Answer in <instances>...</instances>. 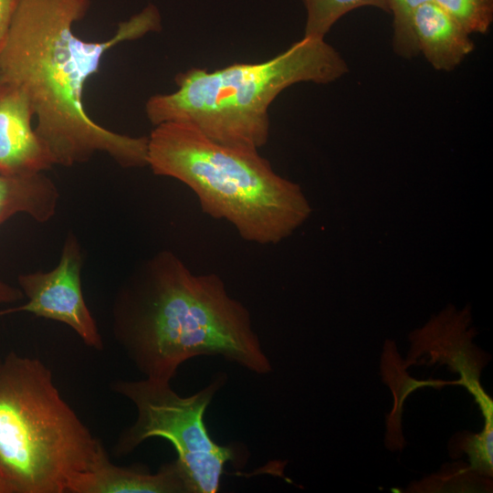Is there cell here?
I'll use <instances>...</instances> for the list:
<instances>
[{
	"label": "cell",
	"mask_w": 493,
	"mask_h": 493,
	"mask_svg": "<svg viewBox=\"0 0 493 493\" xmlns=\"http://www.w3.org/2000/svg\"><path fill=\"white\" fill-rule=\"evenodd\" d=\"M226 375L219 372L210 383L190 396L178 394L171 383L144 378L116 380L110 389L136 408L135 421L119 435L113 452L124 456L147 439L159 437L174 447L176 462L191 493H215L226 463L236 459V448L211 437L205 414Z\"/></svg>",
	"instance_id": "cell-6"
},
{
	"label": "cell",
	"mask_w": 493,
	"mask_h": 493,
	"mask_svg": "<svg viewBox=\"0 0 493 493\" xmlns=\"http://www.w3.org/2000/svg\"><path fill=\"white\" fill-rule=\"evenodd\" d=\"M467 452L470 456L473 468L491 475L492 473V423H486L485 429L479 435L467 437Z\"/></svg>",
	"instance_id": "cell-16"
},
{
	"label": "cell",
	"mask_w": 493,
	"mask_h": 493,
	"mask_svg": "<svg viewBox=\"0 0 493 493\" xmlns=\"http://www.w3.org/2000/svg\"><path fill=\"white\" fill-rule=\"evenodd\" d=\"M23 297L24 294L20 288L11 286L0 278V306L16 302Z\"/></svg>",
	"instance_id": "cell-18"
},
{
	"label": "cell",
	"mask_w": 493,
	"mask_h": 493,
	"mask_svg": "<svg viewBox=\"0 0 493 493\" xmlns=\"http://www.w3.org/2000/svg\"><path fill=\"white\" fill-rule=\"evenodd\" d=\"M348 71L324 38L303 37L266 61L181 72L177 89L152 96L145 113L154 126L185 121L216 142L258 151L268 140V110L279 93L299 82L329 84Z\"/></svg>",
	"instance_id": "cell-4"
},
{
	"label": "cell",
	"mask_w": 493,
	"mask_h": 493,
	"mask_svg": "<svg viewBox=\"0 0 493 493\" xmlns=\"http://www.w3.org/2000/svg\"><path fill=\"white\" fill-rule=\"evenodd\" d=\"M147 165L187 185L204 213L226 220L247 242L278 244L311 213L300 186L278 174L258 151L216 142L185 121L155 126Z\"/></svg>",
	"instance_id": "cell-3"
},
{
	"label": "cell",
	"mask_w": 493,
	"mask_h": 493,
	"mask_svg": "<svg viewBox=\"0 0 493 493\" xmlns=\"http://www.w3.org/2000/svg\"><path fill=\"white\" fill-rule=\"evenodd\" d=\"M114 337L144 378L169 382L186 361L217 356L266 375L272 364L250 312L216 274H194L173 252L147 261L119 291Z\"/></svg>",
	"instance_id": "cell-2"
},
{
	"label": "cell",
	"mask_w": 493,
	"mask_h": 493,
	"mask_svg": "<svg viewBox=\"0 0 493 493\" xmlns=\"http://www.w3.org/2000/svg\"><path fill=\"white\" fill-rule=\"evenodd\" d=\"M34 111L27 95L0 81V174L15 177L43 173L51 157L31 125Z\"/></svg>",
	"instance_id": "cell-8"
},
{
	"label": "cell",
	"mask_w": 493,
	"mask_h": 493,
	"mask_svg": "<svg viewBox=\"0 0 493 493\" xmlns=\"http://www.w3.org/2000/svg\"><path fill=\"white\" fill-rule=\"evenodd\" d=\"M393 14V48L396 55L412 58L419 55L412 26L414 12L420 5L434 0H386Z\"/></svg>",
	"instance_id": "cell-13"
},
{
	"label": "cell",
	"mask_w": 493,
	"mask_h": 493,
	"mask_svg": "<svg viewBox=\"0 0 493 493\" xmlns=\"http://www.w3.org/2000/svg\"><path fill=\"white\" fill-rule=\"evenodd\" d=\"M468 35L485 34L493 20V0H434Z\"/></svg>",
	"instance_id": "cell-14"
},
{
	"label": "cell",
	"mask_w": 493,
	"mask_h": 493,
	"mask_svg": "<svg viewBox=\"0 0 493 493\" xmlns=\"http://www.w3.org/2000/svg\"><path fill=\"white\" fill-rule=\"evenodd\" d=\"M81 266L79 245L69 235L56 267L47 272L37 271L18 277L20 289L27 301L18 307L0 309V316L28 312L64 323L79 335L84 344L101 351V335L82 293Z\"/></svg>",
	"instance_id": "cell-7"
},
{
	"label": "cell",
	"mask_w": 493,
	"mask_h": 493,
	"mask_svg": "<svg viewBox=\"0 0 493 493\" xmlns=\"http://www.w3.org/2000/svg\"><path fill=\"white\" fill-rule=\"evenodd\" d=\"M0 493H6L5 486L4 484V481L0 476Z\"/></svg>",
	"instance_id": "cell-19"
},
{
	"label": "cell",
	"mask_w": 493,
	"mask_h": 493,
	"mask_svg": "<svg viewBox=\"0 0 493 493\" xmlns=\"http://www.w3.org/2000/svg\"><path fill=\"white\" fill-rule=\"evenodd\" d=\"M306 23L303 37L324 38L331 26L347 13L363 6L389 12L386 0H303Z\"/></svg>",
	"instance_id": "cell-12"
},
{
	"label": "cell",
	"mask_w": 493,
	"mask_h": 493,
	"mask_svg": "<svg viewBox=\"0 0 493 493\" xmlns=\"http://www.w3.org/2000/svg\"><path fill=\"white\" fill-rule=\"evenodd\" d=\"M20 0H0V49L6 37L13 16Z\"/></svg>",
	"instance_id": "cell-17"
},
{
	"label": "cell",
	"mask_w": 493,
	"mask_h": 493,
	"mask_svg": "<svg viewBox=\"0 0 493 493\" xmlns=\"http://www.w3.org/2000/svg\"><path fill=\"white\" fill-rule=\"evenodd\" d=\"M412 26L419 52L436 70H453L474 49L469 35L434 1L416 8Z\"/></svg>",
	"instance_id": "cell-10"
},
{
	"label": "cell",
	"mask_w": 493,
	"mask_h": 493,
	"mask_svg": "<svg viewBox=\"0 0 493 493\" xmlns=\"http://www.w3.org/2000/svg\"><path fill=\"white\" fill-rule=\"evenodd\" d=\"M404 368H406V365L402 366L400 371V379L396 384L399 386V389L393 388L392 389L394 396V407L393 410L388 418V436L392 434L393 430V435L397 434L398 436L401 438V431H400V421H401V414H402V407L404 399L407 396V394L412 392L413 390L425 386V385H432V386H440L446 383H461V381L458 382H451V383H445L442 381H416L407 375V373L404 371ZM403 439V437H402Z\"/></svg>",
	"instance_id": "cell-15"
},
{
	"label": "cell",
	"mask_w": 493,
	"mask_h": 493,
	"mask_svg": "<svg viewBox=\"0 0 493 493\" xmlns=\"http://www.w3.org/2000/svg\"><path fill=\"white\" fill-rule=\"evenodd\" d=\"M108 454L39 359H0V476L6 493H70Z\"/></svg>",
	"instance_id": "cell-5"
},
{
	"label": "cell",
	"mask_w": 493,
	"mask_h": 493,
	"mask_svg": "<svg viewBox=\"0 0 493 493\" xmlns=\"http://www.w3.org/2000/svg\"><path fill=\"white\" fill-rule=\"evenodd\" d=\"M90 4L20 0L0 49V81L27 95L35 131L53 164L72 166L104 152L123 167L146 166L148 137L120 134L96 123L85 110L83 90L110 49L160 29L159 12L148 5L120 24L110 39L89 42L73 33V24Z\"/></svg>",
	"instance_id": "cell-1"
},
{
	"label": "cell",
	"mask_w": 493,
	"mask_h": 493,
	"mask_svg": "<svg viewBox=\"0 0 493 493\" xmlns=\"http://www.w3.org/2000/svg\"><path fill=\"white\" fill-rule=\"evenodd\" d=\"M70 493H191L184 475L174 460L151 473L143 467H121L106 457L83 475Z\"/></svg>",
	"instance_id": "cell-9"
},
{
	"label": "cell",
	"mask_w": 493,
	"mask_h": 493,
	"mask_svg": "<svg viewBox=\"0 0 493 493\" xmlns=\"http://www.w3.org/2000/svg\"><path fill=\"white\" fill-rule=\"evenodd\" d=\"M59 194L43 173L25 176L0 174V226L17 214L47 222L56 213Z\"/></svg>",
	"instance_id": "cell-11"
}]
</instances>
